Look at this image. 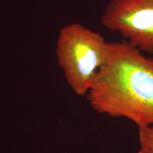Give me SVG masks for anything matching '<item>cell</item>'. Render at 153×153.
I'll use <instances>...</instances> for the list:
<instances>
[{
  "instance_id": "cell-3",
  "label": "cell",
  "mask_w": 153,
  "mask_h": 153,
  "mask_svg": "<svg viewBox=\"0 0 153 153\" xmlns=\"http://www.w3.org/2000/svg\"><path fill=\"white\" fill-rule=\"evenodd\" d=\"M100 22L132 46L153 55V0H109Z\"/></svg>"
},
{
  "instance_id": "cell-4",
  "label": "cell",
  "mask_w": 153,
  "mask_h": 153,
  "mask_svg": "<svg viewBox=\"0 0 153 153\" xmlns=\"http://www.w3.org/2000/svg\"><path fill=\"white\" fill-rule=\"evenodd\" d=\"M138 139L137 153H153V126L139 128Z\"/></svg>"
},
{
  "instance_id": "cell-1",
  "label": "cell",
  "mask_w": 153,
  "mask_h": 153,
  "mask_svg": "<svg viewBox=\"0 0 153 153\" xmlns=\"http://www.w3.org/2000/svg\"><path fill=\"white\" fill-rule=\"evenodd\" d=\"M96 111L153 126V58L126 41L109 43L108 57L88 91Z\"/></svg>"
},
{
  "instance_id": "cell-2",
  "label": "cell",
  "mask_w": 153,
  "mask_h": 153,
  "mask_svg": "<svg viewBox=\"0 0 153 153\" xmlns=\"http://www.w3.org/2000/svg\"><path fill=\"white\" fill-rule=\"evenodd\" d=\"M109 42L79 23L60 30L56 56L65 78L76 95L88 94L96 76L108 57Z\"/></svg>"
}]
</instances>
